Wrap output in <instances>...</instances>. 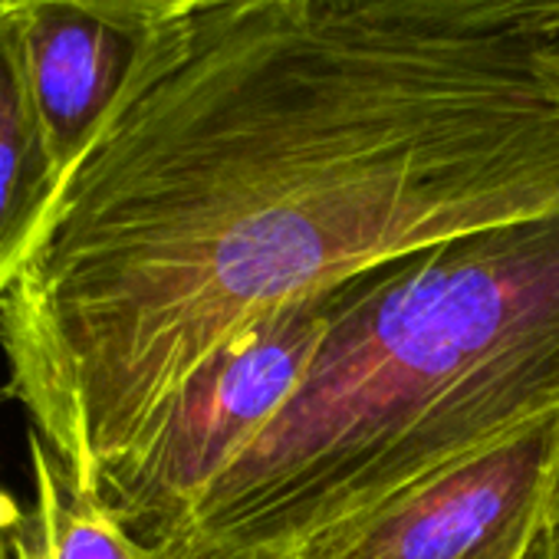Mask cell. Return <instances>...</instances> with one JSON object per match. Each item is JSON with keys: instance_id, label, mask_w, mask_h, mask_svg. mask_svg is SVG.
I'll use <instances>...</instances> for the list:
<instances>
[{"instance_id": "1", "label": "cell", "mask_w": 559, "mask_h": 559, "mask_svg": "<svg viewBox=\"0 0 559 559\" xmlns=\"http://www.w3.org/2000/svg\"><path fill=\"white\" fill-rule=\"evenodd\" d=\"M556 211L559 90L533 40L201 0L145 27L0 297L4 395L90 490L280 310Z\"/></svg>"}, {"instance_id": "2", "label": "cell", "mask_w": 559, "mask_h": 559, "mask_svg": "<svg viewBox=\"0 0 559 559\" xmlns=\"http://www.w3.org/2000/svg\"><path fill=\"white\" fill-rule=\"evenodd\" d=\"M559 415V211L340 284L304 385L168 549L294 556Z\"/></svg>"}, {"instance_id": "3", "label": "cell", "mask_w": 559, "mask_h": 559, "mask_svg": "<svg viewBox=\"0 0 559 559\" xmlns=\"http://www.w3.org/2000/svg\"><path fill=\"white\" fill-rule=\"evenodd\" d=\"M340 287L280 310L204 362L152 431L90 487L145 546H171L207 487L310 376Z\"/></svg>"}, {"instance_id": "4", "label": "cell", "mask_w": 559, "mask_h": 559, "mask_svg": "<svg viewBox=\"0 0 559 559\" xmlns=\"http://www.w3.org/2000/svg\"><path fill=\"white\" fill-rule=\"evenodd\" d=\"M559 415L284 559H549Z\"/></svg>"}, {"instance_id": "5", "label": "cell", "mask_w": 559, "mask_h": 559, "mask_svg": "<svg viewBox=\"0 0 559 559\" xmlns=\"http://www.w3.org/2000/svg\"><path fill=\"white\" fill-rule=\"evenodd\" d=\"M11 8L27 99L63 178L122 90L145 27L70 0H11Z\"/></svg>"}, {"instance_id": "6", "label": "cell", "mask_w": 559, "mask_h": 559, "mask_svg": "<svg viewBox=\"0 0 559 559\" xmlns=\"http://www.w3.org/2000/svg\"><path fill=\"white\" fill-rule=\"evenodd\" d=\"M60 178L21 76L14 8L0 0V297L27 260Z\"/></svg>"}, {"instance_id": "7", "label": "cell", "mask_w": 559, "mask_h": 559, "mask_svg": "<svg viewBox=\"0 0 559 559\" xmlns=\"http://www.w3.org/2000/svg\"><path fill=\"white\" fill-rule=\"evenodd\" d=\"M34 507L24 513V543L34 559H188L181 549L139 543L99 500L83 490L47 451L37 431L27 435Z\"/></svg>"}, {"instance_id": "8", "label": "cell", "mask_w": 559, "mask_h": 559, "mask_svg": "<svg viewBox=\"0 0 559 559\" xmlns=\"http://www.w3.org/2000/svg\"><path fill=\"white\" fill-rule=\"evenodd\" d=\"M330 11L464 37H520L536 47L559 21V0H317Z\"/></svg>"}, {"instance_id": "9", "label": "cell", "mask_w": 559, "mask_h": 559, "mask_svg": "<svg viewBox=\"0 0 559 559\" xmlns=\"http://www.w3.org/2000/svg\"><path fill=\"white\" fill-rule=\"evenodd\" d=\"M70 4H80V8H90V11L119 17V21H129V24L148 27L158 17L175 14V11L191 8V4H201V0H70Z\"/></svg>"}, {"instance_id": "10", "label": "cell", "mask_w": 559, "mask_h": 559, "mask_svg": "<svg viewBox=\"0 0 559 559\" xmlns=\"http://www.w3.org/2000/svg\"><path fill=\"white\" fill-rule=\"evenodd\" d=\"M21 526H24V510L14 503L8 487L0 484V559L14 556V539H17Z\"/></svg>"}, {"instance_id": "11", "label": "cell", "mask_w": 559, "mask_h": 559, "mask_svg": "<svg viewBox=\"0 0 559 559\" xmlns=\"http://www.w3.org/2000/svg\"><path fill=\"white\" fill-rule=\"evenodd\" d=\"M536 63L539 73L559 90V47H536Z\"/></svg>"}, {"instance_id": "12", "label": "cell", "mask_w": 559, "mask_h": 559, "mask_svg": "<svg viewBox=\"0 0 559 559\" xmlns=\"http://www.w3.org/2000/svg\"><path fill=\"white\" fill-rule=\"evenodd\" d=\"M185 552V549H181ZM188 559H284V556H224V552H188Z\"/></svg>"}, {"instance_id": "13", "label": "cell", "mask_w": 559, "mask_h": 559, "mask_svg": "<svg viewBox=\"0 0 559 559\" xmlns=\"http://www.w3.org/2000/svg\"><path fill=\"white\" fill-rule=\"evenodd\" d=\"M21 530H24V526H21ZM14 556H17V559H34V552H31V546L24 543L21 533H17V539H14Z\"/></svg>"}, {"instance_id": "14", "label": "cell", "mask_w": 559, "mask_h": 559, "mask_svg": "<svg viewBox=\"0 0 559 559\" xmlns=\"http://www.w3.org/2000/svg\"><path fill=\"white\" fill-rule=\"evenodd\" d=\"M549 559H559V510H556V523H552V543H549Z\"/></svg>"}, {"instance_id": "15", "label": "cell", "mask_w": 559, "mask_h": 559, "mask_svg": "<svg viewBox=\"0 0 559 559\" xmlns=\"http://www.w3.org/2000/svg\"><path fill=\"white\" fill-rule=\"evenodd\" d=\"M539 47H559V21L552 24V31L546 34V40H543Z\"/></svg>"}]
</instances>
